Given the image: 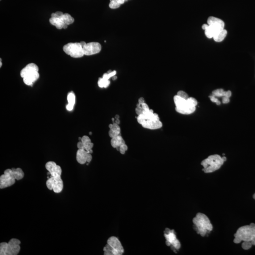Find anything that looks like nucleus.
<instances>
[{"instance_id":"obj_1","label":"nucleus","mask_w":255,"mask_h":255,"mask_svg":"<svg viewBox=\"0 0 255 255\" xmlns=\"http://www.w3.org/2000/svg\"><path fill=\"white\" fill-rule=\"evenodd\" d=\"M137 121L143 127L149 130L160 129L163 126L158 115L151 109L143 111L142 114L138 115Z\"/></svg>"},{"instance_id":"obj_2","label":"nucleus","mask_w":255,"mask_h":255,"mask_svg":"<svg viewBox=\"0 0 255 255\" xmlns=\"http://www.w3.org/2000/svg\"><path fill=\"white\" fill-rule=\"evenodd\" d=\"M193 223L197 232L202 237L213 230V225L205 214L199 213L193 218Z\"/></svg>"},{"instance_id":"obj_3","label":"nucleus","mask_w":255,"mask_h":255,"mask_svg":"<svg viewBox=\"0 0 255 255\" xmlns=\"http://www.w3.org/2000/svg\"><path fill=\"white\" fill-rule=\"evenodd\" d=\"M224 161L218 155H211L202 161L201 164L205 173H211L221 168Z\"/></svg>"},{"instance_id":"obj_4","label":"nucleus","mask_w":255,"mask_h":255,"mask_svg":"<svg viewBox=\"0 0 255 255\" xmlns=\"http://www.w3.org/2000/svg\"><path fill=\"white\" fill-rule=\"evenodd\" d=\"M20 241L18 239H11L8 243H0V255H17L20 249Z\"/></svg>"},{"instance_id":"obj_5","label":"nucleus","mask_w":255,"mask_h":255,"mask_svg":"<svg viewBox=\"0 0 255 255\" xmlns=\"http://www.w3.org/2000/svg\"><path fill=\"white\" fill-rule=\"evenodd\" d=\"M173 99L176 106L175 110L180 114L190 115L194 113L196 110V107L191 105L187 99L183 98L177 95L174 97Z\"/></svg>"},{"instance_id":"obj_6","label":"nucleus","mask_w":255,"mask_h":255,"mask_svg":"<svg viewBox=\"0 0 255 255\" xmlns=\"http://www.w3.org/2000/svg\"><path fill=\"white\" fill-rule=\"evenodd\" d=\"M235 243H240L242 241H251L255 237V231L250 225H245L239 228L234 234Z\"/></svg>"},{"instance_id":"obj_7","label":"nucleus","mask_w":255,"mask_h":255,"mask_svg":"<svg viewBox=\"0 0 255 255\" xmlns=\"http://www.w3.org/2000/svg\"><path fill=\"white\" fill-rule=\"evenodd\" d=\"M63 50L73 58H81L84 55L82 46L80 43H69L63 46Z\"/></svg>"},{"instance_id":"obj_8","label":"nucleus","mask_w":255,"mask_h":255,"mask_svg":"<svg viewBox=\"0 0 255 255\" xmlns=\"http://www.w3.org/2000/svg\"><path fill=\"white\" fill-rule=\"evenodd\" d=\"M15 181L12 169H7L0 177V188L2 189L10 187L15 183Z\"/></svg>"},{"instance_id":"obj_9","label":"nucleus","mask_w":255,"mask_h":255,"mask_svg":"<svg viewBox=\"0 0 255 255\" xmlns=\"http://www.w3.org/2000/svg\"><path fill=\"white\" fill-rule=\"evenodd\" d=\"M46 186L49 190H53L55 193H60L63 190V181L61 176H51L46 181Z\"/></svg>"},{"instance_id":"obj_10","label":"nucleus","mask_w":255,"mask_h":255,"mask_svg":"<svg viewBox=\"0 0 255 255\" xmlns=\"http://www.w3.org/2000/svg\"><path fill=\"white\" fill-rule=\"evenodd\" d=\"M207 24L209 25L214 36L219 32V31L224 29V22L222 19L215 17L211 16L208 18Z\"/></svg>"},{"instance_id":"obj_11","label":"nucleus","mask_w":255,"mask_h":255,"mask_svg":"<svg viewBox=\"0 0 255 255\" xmlns=\"http://www.w3.org/2000/svg\"><path fill=\"white\" fill-rule=\"evenodd\" d=\"M107 244L113 249V255H121L123 253V248L121 242L116 237H113L109 238Z\"/></svg>"},{"instance_id":"obj_12","label":"nucleus","mask_w":255,"mask_h":255,"mask_svg":"<svg viewBox=\"0 0 255 255\" xmlns=\"http://www.w3.org/2000/svg\"><path fill=\"white\" fill-rule=\"evenodd\" d=\"M101 45L99 43L91 42L86 44L83 47L84 55H94L99 53L101 50Z\"/></svg>"},{"instance_id":"obj_13","label":"nucleus","mask_w":255,"mask_h":255,"mask_svg":"<svg viewBox=\"0 0 255 255\" xmlns=\"http://www.w3.org/2000/svg\"><path fill=\"white\" fill-rule=\"evenodd\" d=\"M45 168L48 171L51 176L56 177L61 175L62 173L61 167L57 165L55 162L52 161L47 162L45 165Z\"/></svg>"},{"instance_id":"obj_14","label":"nucleus","mask_w":255,"mask_h":255,"mask_svg":"<svg viewBox=\"0 0 255 255\" xmlns=\"http://www.w3.org/2000/svg\"><path fill=\"white\" fill-rule=\"evenodd\" d=\"M36 72H38V66L35 63H29L24 68H23L21 70L20 72V76L21 77L24 78L28 75L36 73Z\"/></svg>"},{"instance_id":"obj_15","label":"nucleus","mask_w":255,"mask_h":255,"mask_svg":"<svg viewBox=\"0 0 255 255\" xmlns=\"http://www.w3.org/2000/svg\"><path fill=\"white\" fill-rule=\"evenodd\" d=\"M89 153L83 149H78L77 152L76 159L79 164L83 165L87 163V157Z\"/></svg>"},{"instance_id":"obj_16","label":"nucleus","mask_w":255,"mask_h":255,"mask_svg":"<svg viewBox=\"0 0 255 255\" xmlns=\"http://www.w3.org/2000/svg\"><path fill=\"white\" fill-rule=\"evenodd\" d=\"M39 76L38 72L33 73L24 77L23 82L27 85L32 86L39 78Z\"/></svg>"},{"instance_id":"obj_17","label":"nucleus","mask_w":255,"mask_h":255,"mask_svg":"<svg viewBox=\"0 0 255 255\" xmlns=\"http://www.w3.org/2000/svg\"><path fill=\"white\" fill-rule=\"evenodd\" d=\"M167 229H168V231H167L166 229L165 231V237L166 240V244L169 246L172 245L173 242L177 239H176V235L174 232V231L173 230Z\"/></svg>"},{"instance_id":"obj_18","label":"nucleus","mask_w":255,"mask_h":255,"mask_svg":"<svg viewBox=\"0 0 255 255\" xmlns=\"http://www.w3.org/2000/svg\"><path fill=\"white\" fill-rule=\"evenodd\" d=\"M50 22L53 26L56 27L58 29H62V28H67V25L65 24V22L62 21L60 17L54 18L51 17L50 19Z\"/></svg>"},{"instance_id":"obj_19","label":"nucleus","mask_w":255,"mask_h":255,"mask_svg":"<svg viewBox=\"0 0 255 255\" xmlns=\"http://www.w3.org/2000/svg\"><path fill=\"white\" fill-rule=\"evenodd\" d=\"M75 95L73 92H70L68 94L67 100L68 103L66 106V109L68 111H71L73 109L75 103Z\"/></svg>"},{"instance_id":"obj_20","label":"nucleus","mask_w":255,"mask_h":255,"mask_svg":"<svg viewBox=\"0 0 255 255\" xmlns=\"http://www.w3.org/2000/svg\"><path fill=\"white\" fill-rule=\"evenodd\" d=\"M125 144L124 140L120 135L116 136L115 138H111V144L114 148H119L123 144Z\"/></svg>"},{"instance_id":"obj_21","label":"nucleus","mask_w":255,"mask_h":255,"mask_svg":"<svg viewBox=\"0 0 255 255\" xmlns=\"http://www.w3.org/2000/svg\"><path fill=\"white\" fill-rule=\"evenodd\" d=\"M227 32L226 30L224 29L219 31L214 36L213 39L216 42H221L224 40L227 36Z\"/></svg>"},{"instance_id":"obj_22","label":"nucleus","mask_w":255,"mask_h":255,"mask_svg":"<svg viewBox=\"0 0 255 255\" xmlns=\"http://www.w3.org/2000/svg\"><path fill=\"white\" fill-rule=\"evenodd\" d=\"M12 169L13 170L14 177L16 180L19 181L23 179L24 176V173L21 168H17L16 169L12 168Z\"/></svg>"},{"instance_id":"obj_23","label":"nucleus","mask_w":255,"mask_h":255,"mask_svg":"<svg viewBox=\"0 0 255 255\" xmlns=\"http://www.w3.org/2000/svg\"><path fill=\"white\" fill-rule=\"evenodd\" d=\"M60 18L62 21L65 22V24L67 25L71 24L74 21L73 18L68 13H63V15Z\"/></svg>"},{"instance_id":"obj_24","label":"nucleus","mask_w":255,"mask_h":255,"mask_svg":"<svg viewBox=\"0 0 255 255\" xmlns=\"http://www.w3.org/2000/svg\"><path fill=\"white\" fill-rule=\"evenodd\" d=\"M110 84V82L109 80H106L102 77L99 78L98 82V86L101 88H103V87L107 88L109 86Z\"/></svg>"},{"instance_id":"obj_25","label":"nucleus","mask_w":255,"mask_h":255,"mask_svg":"<svg viewBox=\"0 0 255 255\" xmlns=\"http://www.w3.org/2000/svg\"><path fill=\"white\" fill-rule=\"evenodd\" d=\"M225 91L223 89H217L212 92V95L215 97H223L224 96Z\"/></svg>"},{"instance_id":"obj_26","label":"nucleus","mask_w":255,"mask_h":255,"mask_svg":"<svg viewBox=\"0 0 255 255\" xmlns=\"http://www.w3.org/2000/svg\"><path fill=\"white\" fill-rule=\"evenodd\" d=\"M113 249L108 244L103 248L104 254L106 255H113Z\"/></svg>"},{"instance_id":"obj_27","label":"nucleus","mask_w":255,"mask_h":255,"mask_svg":"<svg viewBox=\"0 0 255 255\" xmlns=\"http://www.w3.org/2000/svg\"><path fill=\"white\" fill-rule=\"evenodd\" d=\"M121 4L119 3L116 0H111L109 3V7L112 9H115L120 7Z\"/></svg>"},{"instance_id":"obj_28","label":"nucleus","mask_w":255,"mask_h":255,"mask_svg":"<svg viewBox=\"0 0 255 255\" xmlns=\"http://www.w3.org/2000/svg\"><path fill=\"white\" fill-rule=\"evenodd\" d=\"M120 132H121V131H115V130L110 129L109 132V135L111 138H115V137L119 135Z\"/></svg>"},{"instance_id":"obj_29","label":"nucleus","mask_w":255,"mask_h":255,"mask_svg":"<svg viewBox=\"0 0 255 255\" xmlns=\"http://www.w3.org/2000/svg\"><path fill=\"white\" fill-rule=\"evenodd\" d=\"M252 244L251 241H244L242 244V248L243 249L245 250H248L251 248Z\"/></svg>"},{"instance_id":"obj_30","label":"nucleus","mask_w":255,"mask_h":255,"mask_svg":"<svg viewBox=\"0 0 255 255\" xmlns=\"http://www.w3.org/2000/svg\"><path fill=\"white\" fill-rule=\"evenodd\" d=\"M205 35H206V36H207V38H213V37H214V34H213V32H212V30L210 29L209 26H208V27L205 30Z\"/></svg>"},{"instance_id":"obj_31","label":"nucleus","mask_w":255,"mask_h":255,"mask_svg":"<svg viewBox=\"0 0 255 255\" xmlns=\"http://www.w3.org/2000/svg\"><path fill=\"white\" fill-rule=\"evenodd\" d=\"M177 95L185 99H188L189 98L188 94L183 91H179L177 93Z\"/></svg>"},{"instance_id":"obj_32","label":"nucleus","mask_w":255,"mask_h":255,"mask_svg":"<svg viewBox=\"0 0 255 255\" xmlns=\"http://www.w3.org/2000/svg\"><path fill=\"white\" fill-rule=\"evenodd\" d=\"M209 98L210 99V100L212 102H215V103H216V105H220L221 104V102H220V101L218 100V99L216 98V97H215L214 95H210L209 96Z\"/></svg>"},{"instance_id":"obj_33","label":"nucleus","mask_w":255,"mask_h":255,"mask_svg":"<svg viewBox=\"0 0 255 255\" xmlns=\"http://www.w3.org/2000/svg\"><path fill=\"white\" fill-rule=\"evenodd\" d=\"M172 245L175 249H179L181 248V243L177 239L173 242Z\"/></svg>"},{"instance_id":"obj_34","label":"nucleus","mask_w":255,"mask_h":255,"mask_svg":"<svg viewBox=\"0 0 255 255\" xmlns=\"http://www.w3.org/2000/svg\"><path fill=\"white\" fill-rule=\"evenodd\" d=\"M84 146L85 150L87 151L90 150L92 149L94 144L91 142H90L87 143L86 144H84Z\"/></svg>"},{"instance_id":"obj_35","label":"nucleus","mask_w":255,"mask_h":255,"mask_svg":"<svg viewBox=\"0 0 255 255\" xmlns=\"http://www.w3.org/2000/svg\"><path fill=\"white\" fill-rule=\"evenodd\" d=\"M128 150V147L125 144H123L119 147V152L122 154H124Z\"/></svg>"},{"instance_id":"obj_36","label":"nucleus","mask_w":255,"mask_h":255,"mask_svg":"<svg viewBox=\"0 0 255 255\" xmlns=\"http://www.w3.org/2000/svg\"><path fill=\"white\" fill-rule=\"evenodd\" d=\"M81 141H82V142L83 143L84 145V144H86L87 143L90 142H91V141L90 139V138H89L88 136H83L82 137V140H81Z\"/></svg>"},{"instance_id":"obj_37","label":"nucleus","mask_w":255,"mask_h":255,"mask_svg":"<svg viewBox=\"0 0 255 255\" xmlns=\"http://www.w3.org/2000/svg\"><path fill=\"white\" fill-rule=\"evenodd\" d=\"M187 100H188V101H189L191 105L195 106V107H196L197 105H198V101H197V100L194 98L191 97V98H189Z\"/></svg>"},{"instance_id":"obj_38","label":"nucleus","mask_w":255,"mask_h":255,"mask_svg":"<svg viewBox=\"0 0 255 255\" xmlns=\"http://www.w3.org/2000/svg\"><path fill=\"white\" fill-rule=\"evenodd\" d=\"M63 13L61 11H57L55 13H53L51 15V17L60 18L63 15Z\"/></svg>"},{"instance_id":"obj_39","label":"nucleus","mask_w":255,"mask_h":255,"mask_svg":"<svg viewBox=\"0 0 255 255\" xmlns=\"http://www.w3.org/2000/svg\"><path fill=\"white\" fill-rule=\"evenodd\" d=\"M143 109L141 107H137L136 108V109H135V111H136V114L138 115H141L142 114L143 112Z\"/></svg>"},{"instance_id":"obj_40","label":"nucleus","mask_w":255,"mask_h":255,"mask_svg":"<svg viewBox=\"0 0 255 255\" xmlns=\"http://www.w3.org/2000/svg\"><path fill=\"white\" fill-rule=\"evenodd\" d=\"M222 102H223V103H224V104L229 103V102H230V98H227V97H223Z\"/></svg>"},{"instance_id":"obj_41","label":"nucleus","mask_w":255,"mask_h":255,"mask_svg":"<svg viewBox=\"0 0 255 255\" xmlns=\"http://www.w3.org/2000/svg\"><path fill=\"white\" fill-rule=\"evenodd\" d=\"M142 108L143 109V110L144 111H148L150 109L149 108L148 106L147 103H142L141 105Z\"/></svg>"},{"instance_id":"obj_42","label":"nucleus","mask_w":255,"mask_h":255,"mask_svg":"<svg viewBox=\"0 0 255 255\" xmlns=\"http://www.w3.org/2000/svg\"><path fill=\"white\" fill-rule=\"evenodd\" d=\"M77 147L78 149H85L83 143L82 142V141L78 142L77 143Z\"/></svg>"},{"instance_id":"obj_43","label":"nucleus","mask_w":255,"mask_h":255,"mask_svg":"<svg viewBox=\"0 0 255 255\" xmlns=\"http://www.w3.org/2000/svg\"><path fill=\"white\" fill-rule=\"evenodd\" d=\"M231 95H232V92H231V91L228 90L227 91H225L224 96V97L230 98V97H231Z\"/></svg>"},{"instance_id":"obj_44","label":"nucleus","mask_w":255,"mask_h":255,"mask_svg":"<svg viewBox=\"0 0 255 255\" xmlns=\"http://www.w3.org/2000/svg\"><path fill=\"white\" fill-rule=\"evenodd\" d=\"M145 102V100H144V98H140L139 99V103L142 105V103H144Z\"/></svg>"},{"instance_id":"obj_45","label":"nucleus","mask_w":255,"mask_h":255,"mask_svg":"<svg viewBox=\"0 0 255 255\" xmlns=\"http://www.w3.org/2000/svg\"><path fill=\"white\" fill-rule=\"evenodd\" d=\"M208 26H209V25L205 24H203V25H202V28L203 30H205L208 27Z\"/></svg>"},{"instance_id":"obj_46","label":"nucleus","mask_w":255,"mask_h":255,"mask_svg":"<svg viewBox=\"0 0 255 255\" xmlns=\"http://www.w3.org/2000/svg\"><path fill=\"white\" fill-rule=\"evenodd\" d=\"M250 227L252 228V229H254V230L255 231V224H254V223H251V224H250Z\"/></svg>"},{"instance_id":"obj_47","label":"nucleus","mask_w":255,"mask_h":255,"mask_svg":"<svg viewBox=\"0 0 255 255\" xmlns=\"http://www.w3.org/2000/svg\"><path fill=\"white\" fill-rule=\"evenodd\" d=\"M250 241H251L252 245H254V246H255V238H253V239H252V240H251Z\"/></svg>"},{"instance_id":"obj_48","label":"nucleus","mask_w":255,"mask_h":255,"mask_svg":"<svg viewBox=\"0 0 255 255\" xmlns=\"http://www.w3.org/2000/svg\"><path fill=\"white\" fill-rule=\"evenodd\" d=\"M115 123L117 124H119L120 123V121H119V119H116Z\"/></svg>"},{"instance_id":"obj_49","label":"nucleus","mask_w":255,"mask_h":255,"mask_svg":"<svg viewBox=\"0 0 255 255\" xmlns=\"http://www.w3.org/2000/svg\"><path fill=\"white\" fill-rule=\"evenodd\" d=\"M80 43H81V44H82V47H83V46H84V45H85V44H86V42H81Z\"/></svg>"},{"instance_id":"obj_50","label":"nucleus","mask_w":255,"mask_h":255,"mask_svg":"<svg viewBox=\"0 0 255 255\" xmlns=\"http://www.w3.org/2000/svg\"><path fill=\"white\" fill-rule=\"evenodd\" d=\"M119 115H116L115 116V119H119Z\"/></svg>"},{"instance_id":"obj_51","label":"nucleus","mask_w":255,"mask_h":255,"mask_svg":"<svg viewBox=\"0 0 255 255\" xmlns=\"http://www.w3.org/2000/svg\"><path fill=\"white\" fill-rule=\"evenodd\" d=\"M113 124H111L109 125V127L110 129H111V128L113 127Z\"/></svg>"},{"instance_id":"obj_52","label":"nucleus","mask_w":255,"mask_h":255,"mask_svg":"<svg viewBox=\"0 0 255 255\" xmlns=\"http://www.w3.org/2000/svg\"><path fill=\"white\" fill-rule=\"evenodd\" d=\"M116 78L117 77H115V76H114L113 77V80H115V79H116Z\"/></svg>"},{"instance_id":"obj_53","label":"nucleus","mask_w":255,"mask_h":255,"mask_svg":"<svg viewBox=\"0 0 255 255\" xmlns=\"http://www.w3.org/2000/svg\"><path fill=\"white\" fill-rule=\"evenodd\" d=\"M0 64H1V65H0V67H2V60L1 59V61H0Z\"/></svg>"},{"instance_id":"obj_54","label":"nucleus","mask_w":255,"mask_h":255,"mask_svg":"<svg viewBox=\"0 0 255 255\" xmlns=\"http://www.w3.org/2000/svg\"><path fill=\"white\" fill-rule=\"evenodd\" d=\"M253 199H255V194H254V195H253Z\"/></svg>"},{"instance_id":"obj_55","label":"nucleus","mask_w":255,"mask_h":255,"mask_svg":"<svg viewBox=\"0 0 255 255\" xmlns=\"http://www.w3.org/2000/svg\"><path fill=\"white\" fill-rule=\"evenodd\" d=\"M125 1H126V0H125Z\"/></svg>"}]
</instances>
